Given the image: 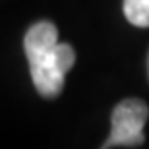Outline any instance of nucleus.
<instances>
[{"label":"nucleus","mask_w":149,"mask_h":149,"mask_svg":"<svg viewBox=\"0 0 149 149\" xmlns=\"http://www.w3.org/2000/svg\"><path fill=\"white\" fill-rule=\"evenodd\" d=\"M124 16L136 27H149V0H124Z\"/></svg>","instance_id":"nucleus-3"},{"label":"nucleus","mask_w":149,"mask_h":149,"mask_svg":"<svg viewBox=\"0 0 149 149\" xmlns=\"http://www.w3.org/2000/svg\"><path fill=\"white\" fill-rule=\"evenodd\" d=\"M33 85L47 99H54L64 89V77L74 68L76 52L68 43H58V29L50 22H37L23 37Z\"/></svg>","instance_id":"nucleus-1"},{"label":"nucleus","mask_w":149,"mask_h":149,"mask_svg":"<svg viewBox=\"0 0 149 149\" xmlns=\"http://www.w3.org/2000/svg\"><path fill=\"white\" fill-rule=\"evenodd\" d=\"M147 76H149V56H147Z\"/></svg>","instance_id":"nucleus-4"},{"label":"nucleus","mask_w":149,"mask_h":149,"mask_svg":"<svg viewBox=\"0 0 149 149\" xmlns=\"http://www.w3.org/2000/svg\"><path fill=\"white\" fill-rule=\"evenodd\" d=\"M149 107L141 99H124L114 107L111 118V136L103 147H139L145 141L143 126Z\"/></svg>","instance_id":"nucleus-2"}]
</instances>
